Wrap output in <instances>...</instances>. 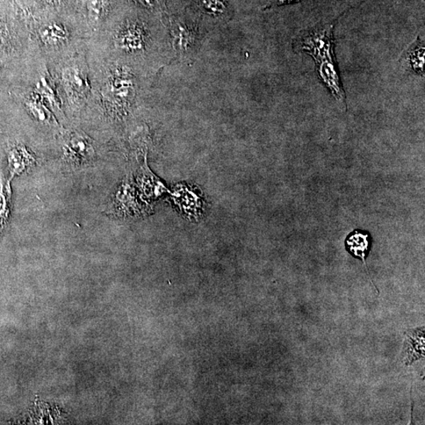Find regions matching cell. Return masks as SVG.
<instances>
[{"label":"cell","instance_id":"obj_1","mask_svg":"<svg viewBox=\"0 0 425 425\" xmlns=\"http://www.w3.org/2000/svg\"><path fill=\"white\" fill-rule=\"evenodd\" d=\"M295 48L313 57L316 64L335 60L333 26L326 25L315 28L295 42Z\"/></svg>","mask_w":425,"mask_h":425},{"label":"cell","instance_id":"obj_2","mask_svg":"<svg viewBox=\"0 0 425 425\" xmlns=\"http://www.w3.org/2000/svg\"><path fill=\"white\" fill-rule=\"evenodd\" d=\"M65 156L74 168L89 165L95 158V150L91 140L83 134L74 133L65 144Z\"/></svg>","mask_w":425,"mask_h":425},{"label":"cell","instance_id":"obj_3","mask_svg":"<svg viewBox=\"0 0 425 425\" xmlns=\"http://www.w3.org/2000/svg\"><path fill=\"white\" fill-rule=\"evenodd\" d=\"M7 162L11 181L14 177L21 175L32 169L37 160L27 148L21 144H14L7 150Z\"/></svg>","mask_w":425,"mask_h":425},{"label":"cell","instance_id":"obj_4","mask_svg":"<svg viewBox=\"0 0 425 425\" xmlns=\"http://www.w3.org/2000/svg\"><path fill=\"white\" fill-rule=\"evenodd\" d=\"M316 65L321 80L326 84L335 99L345 104V92L335 65V60L323 61Z\"/></svg>","mask_w":425,"mask_h":425},{"label":"cell","instance_id":"obj_5","mask_svg":"<svg viewBox=\"0 0 425 425\" xmlns=\"http://www.w3.org/2000/svg\"><path fill=\"white\" fill-rule=\"evenodd\" d=\"M371 242V236L368 232L358 229L351 233L345 241L346 249L352 256L362 259L369 277L370 276L368 267L366 265L365 258L367 255L369 254Z\"/></svg>","mask_w":425,"mask_h":425},{"label":"cell","instance_id":"obj_6","mask_svg":"<svg viewBox=\"0 0 425 425\" xmlns=\"http://www.w3.org/2000/svg\"><path fill=\"white\" fill-rule=\"evenodd\" d=\"M11 197V180L4 181L1 175L0 176V236L9 221Z\"/></svg>","mask_w":425,"mask_h":425},{"label":"cell","instance_id":"obj_7","mask_svg":"<svg viewBox=\"0 0 425 425\" xmlns=\"http://www.w3.org/2000/svg\"><path fill=\"white\" fill-rule=\"evenodd\" d=\"M424 43L419 38L402 55L403 59L409 63L410 68L419 75L424 74Z\"/></svg>","mask_w":425,"mask_h":425},{"label":"cell","instance_id":"obj_8","mask_svg":"<svg viewBox=\"0 0 425 425\" xmlns=\"http://www.w3.org/2000/svg\"><path fill=\"white\" fill-rule=\"evenodd\" d=\"M40 38L47 45H55L67 40V32L62 26L50 23L41 28Z\"/></svg>","mask_w":425,"mask_h":425},{"label":"cell","instance_id":"obj_9","mask_svg":"<svg viewBox=\"0 0 425 425\" xmlns=\"http://www.w3.org/2000/svg\"><path fill=\"white\" fill-rule=\"evenodd\" d=\"M63 80L69 87L77 92H84L87 88L85 78L80 70L76 68H68L63 72Z\"/></svg>","mask_w":425,"mask_h":425},{"label":"cell","instance_id":"obj_10","mask_svg":"<svg viewBox=\"0 0 425 425\" xmlns=\"http://www.w3.org/2000/svg\"><path fill=\"white\" fill-rule=\"evenodd\" d=\"M109 2L108 0H88L87 9L89 17L92 21H99L107 11Z\"/></svg>","mask_w":425,"mask_h":425},{"label":"cell","instance_id":"obj_11","mask_svg":"<svg viewBox=\"0 0 425 425\" xmlns=\"http://www.w3.org/2000/svg\"><path fill=\"white\" fill-rule=\"evenodd\" d=\"M200 6L205 13L214 16H221L228 9L225 0H200Z\"/></svg>","mask_w":425,"mask_h":425},{"label":"cell","instance_id":"obj_12","mask_svg":"<svg viewBox=\"0 0 425 425\" xmlns=\"http://www.w3.org/2000/svg\"><path fill=\"white\" fill-rule=\"evenodd\" d=\"M416 335H409V347H408V353L407 356L409 358V361L412 360L416 357H421V352H424V338L423 333H415Z\"/></svg>","mask_w":425,"mask_h":425},{"label":"cell","instance_id":"obj_13","mask_svg":"<svg viewBox=\"0 0 425 425\" xmlns=\"http://www.w3.org/2000/svg\"><path fill=\"white\" fill-rule=\"evenodd\" d=\"M7 49V40L3 28L0 27V59H2Z\"/></svg>","mask_w":425,"mask_h":425},{"label":"cell","instance_id":"obj_14","mask_svg":"<svg viewBox=\"0 0 425 425\" xmlns=\"http://www.w3.org/2000/svg\"><path fill=\"white\" fill-rule=\"evenodd\" d=\"M136 1L147 9H156L161 6V0H136Z\"/></svg>","mask_w":425,"mask_h":425},{"label":"cell","instance_id":"obj_15","mask_svg":"<svg viewBox=\"0 0 425 425\" xmlns=\"http://www.w3.org/2000/svg\"><path fill=\"white\" fill-rule=\"evenodd\" d=\"M298 1H299V0H275V1H273L269 7H270V9H271V7H273V6L290 4H292L294 2H298Z\"/></svg>","mask_w":425,"mask_h":425},{"label":"cell","instance_id":"obj_16","mask_svg":"<svg viewBox=\"0 0 425 425\" xmlns=\"http://www.w3.org/2000/svg\"><path fill=\"white\" fill-rule=\"evenodd\" d=\"M43 1L48 2V3H55L57 1H60V0H43Z\"/></svg>","mask_w":425,"mask_h":425}]
</instances>
